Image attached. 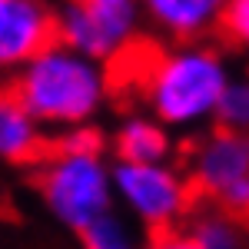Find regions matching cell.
Wrapping results in <instances>:
<instances>
[{"label": "cell", "instance_id": "cell-11", "mask_svg": "<svg viewBox=\"0 0 249 249\" xmlns=\"http://www.w3.org/2000/svg\"><path fill=\"white\" fill-rule=\"evenodd\" d=\"M190 232L203 249H249V236H246L243 219H236V216H230L223 210L199 213L193 219Z\"/></svg>", "mask_w": 249, "mask_h": 249}, {"label": "cell", "instance_id": "cell-3", "mask_svg": "<svg viewBox=\"0 0 249 249\" xmlns=\"http://www.w3.org/2000/svg\"><path fill=\"white\" fill-rule=\"evenodd\" d=\"M37 193L43 210L60 226L73 232L90 230L96 219L113 213L116 183L113 166L103 156H67L50 153L40 163Z\"/></svg>", "mask_w": 249, "mask_h": 249}, {"label": "cell", "instance_id": "cell-2", "mask_svg": "<svg viewBox=\"0 0 249 249\" xmlns=\"http://www.w3.org/2000/svg\"><path fill=\"white\" fill-rule=\"evenodd\" d=\"M230 67L210 43H173L153 53L140 77L146 113L170 130H199L216 120V107L230 87Z\"/></svg>", "mask_w": 249, "mask_h": 249}, {"label": "cell", "instance_id": "cell-10", "mask_svg": "<svg viewBox=\"0 0 249 249\" xmlns=\"http://www.w3.org/2000/svg\"><path fill=\"white\" fill-rule=\"evenodd\" d=\"M47 153V136L43 123L20 107L14 96H3L0 103V156L10 166H27V163H43Z\"/></svg>", "mask_w": 249, "mask_h": 249}, {"label": "cell", "instance_id": "cell-8", "mask_svg": "<svg viewBox=\"0 0 249 249\" xmlns=\"http://www.w3.org/2000/svg\"><path fill=\"white\" fill-rule=\"evenodd\" d=\"M230 0H140L143 17L173 43H203L219 30Z\"/></svg>", "mask_w": 249, "mask_h": 249}, {"label": "cell", "instance_id": "cell-16", "mask_svg": "<svg viewBox=\"0 0 249 249\" xmlns=\"http://www.w3.org/2000/svg\"><path fill=\"white\" fill-rule=\"evenodd\" d=\"M146 249H203V246L193 239L190 230H170V232L150 236V246Z\"/></svg>", "mask_w": 249, "mask_h": 249}, {"label": "cell", "instance_id": "cell-1", "mask_svg": "<svg viewBox=\"0 0 249 249\" xmlns=\"http://www.w3.org/2000/svg\"><path fill=\"white\" fill-rule=\"evenodd\" d=\"M7 96L27 107L43 126L63 133L96 120L110 100V73L107 63L53 43L14 73Z\"/></svg>", "mask_w": 249, "mask_h": 249}, {"label": "cell", "instance_id": "cell-15", "mask_svg": "<svg viewBox=\"0 0 249 249\" xmlns=\"http://www.w3.org/2000/svg\"><path fill=\"white\" fill-rule=\"evenodd\" d=\"M219 34L230 40L232 47L249 50V0H230V3H226Z\"/></svg>", "mask_w": 249, "mask_h": 249}, {"label": "cell", "instance_id": "cell-9", "mask_svg": "<svg viewBox=\"0 0 249 249\" xmlns=\"http://www.w3.org/2000/svg\"><path fill=\"white\" fill-rule=\"evenodd\" d=\"M116 163H170L173 130L153 113H130L113 133Z\"/></svg>", "mask_w": 249, "mask_h": 249}, {"label": "cell", "instance_id": "cell-12", "mask_svg": "<svg viewBox=\"0 0 249 249\" xmlns=\"http://www.w3.org/2000/svg\"><path fill=\"white\" fill-rule=\"evenodd\" d=\"M80 243L83 249H136V232L123 216L107 213L90 230L80 232Z\"/></svg>", "mask_w": 249, "mask_h": 249}, {"label": "cell", "instance_id": "cell-5", "mask_svg": "<svg viewBox=\"0 0 249 249\" xmlns=\"http://www.w3.org/2000/svg\"><path fill=\"white\" fill-rule=\"evenodd\" d=\"M60 43L96 63L123 60L140 34V0H60Z\"/></svg>", "mask_w": 249, "mask_h": 249}, {"label": "cell", "instance_id": "cell-13", "mask_svg": "<svg viewBox=\"0 0 249 249\" xmlns=\"http://www.w3.org/2000/svg\"><path fill=\"white\" fill-rule=\"evenodd\" d=\"M219 130H232V133H249V77H232L226 93L216 107V120Z\"/></svg>", "mask_w": 249, "mask_h": 249}, {"label": "cell", "instance_id": "cell-6", "mask_svg": "<svg viewBox=\"0 0 249 249\" xmlns=\"http://www.w3.org/2000/svg\"><path fill=\"white\" fill-rule=\"evenodd\" d=\"M193 190L216 203V210L249 219V133L210 130L190 150Z\"/></svg>", "mask_w": 249, "mask_h": 249}, {"label": "cell", "instance_id": "cell-4", "mask_svg": "<svg viewBox=\"0 0 249 249\" xmlns=\"http://www.w3.org/2000/svg\"><path fill=\"white\" fill-rule=\"evenodd\" d=\"M116 203L150 236L176 230L193 206V179L173 163H113Z\"/></svg>", "mask_w": 249, "mask_h": 249}, {"label": "cell", "instance_id": "cell-7", "mask_svg": "<svg viewBox=\"0 0 249 249\" xmlns=\"http://www.w3.org/2000/svg\"><path fill=\"white\" fill-rule=\"evenodd\" d=\"M60 43L57 7L50 0H0V63L17 73Z\"/></svg>", "mask_w": 249, "mask_h": 249}, {"label": "cell", "instance_id": "cell-14", "mask_svg": "<svg viewBox=\"0 0 249 249\" xmlns=\"http://www.w3.org/2000/svg\"><path fill=\"white\" fill-rule=\"evenodd\" d=\"M50 150L53 153H67V156H103L107 133L96 123H83V126H73V130H63L50 143Z\"/></svg>", "mask_w": 249, "mask_h": 249}]
</instances>
